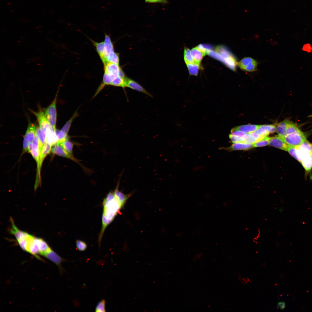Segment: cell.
Returning a JSON list of instances; mask_svg holds the SVG:
<instances>
[{
    "instance_id": "obj_7",
    "label": "cell",
    "mask_w": 312,
    "mask_h": 312,
    "mask_svg": "<svg viewBox=\"0 0 312 312\" xmlns=\"http://www.w3.org/2000/svg\"><path fill=\"white\" fill-rule=\"evenodd\" d=\"M238 66L243 70L248 72H254L257 69L258 63L250 57L243 58L237 63Z\"/></svg>"
},
{
    "instance_id": "obj_27",
    "label": "cell",
    "mask_w": 312,
    "mask_h": 312,
    "mask_svg": "<svg viewBox=\"0 0 312 312\" xmlns=\"http://www.w3.org/2000/svg\"><path fill=\"white\" fill-rule=\"evenodd\" d=\"M77 111H75L72 116L63 126L61 130L67 134L73 120L78 116Z\"/></svg>"
},
{
    "instance_id": "obj_36",
    "label": "cell",
    "mask_w": 312,
    "mask_h": 312,
    "mask_svg": "<svg viewBox=\"0 0 312 312\" xmlns=\"http://www.w3.org/2000/svg\"><path fill=\"white\" fill-rule=\"evenodd\" d=\"M259 128L265 130L269 133H273L276 131V126L275 125H260Z\"/></svg>"
},
{
    "instance_id": "obj_14",
    "label": "cell",
    "mask_w": 312,
    "mask_h": 312,
    "mask_svg": "<svg viewBox=\"0 0 312 312\" xmlns=\"http://www.w3.org/2000/svg\"><path fill=\"white\" fill-rule=\"evenodd\" d=\"M253 144L247 143L244 142H237L233 143L229 147L219 148V150L224 149L226 150L231 151L239 150H248L253 147Z\"/></svg>"
},
{
    "instance_id": "obj_18",
    "label": "cell",
    "mask_w": 312,
    "mask_h": 312,
    "mask_svg": "<svg viewBox=\"0 0 312 312\" xmlns=\"http://www.w3.org/2000/svg\"><path fill=\"white\" fill-rule=\"evenodd\" d=\"M11 222L12 229L11 232L14 235L18 241L28 238L30 234L18 229L15 225L13 221L12 220Z\"/></svg>"
},
{
    "instance_id": "obj_32",
    "label": "cell",
    "mask_w": 312,
    "mask_h": 312,
    "mask_svg": "<svg viewBox=\"0 0 312 312\" xmlns=\"http://www.w3.org/2000/svg\"><path fill=\"white\" fill-rule=\"evenodd\" d=\"M186 64L190 74L192 75H197L199 68V65L196 64Z\"/></svg>"
},
{
    "instance_id": "obj_13",
    "label": "cell",
    "mask_w": 312,
    "mask_h": 312,
    "mask_svg": "<svg viewBox=\"0 0 312 312\" xmlns=\"http://www.w3.org/2000/svg\"><path fill=\"white\" fill-rule=\"evenodd\" d=\"M104 43V52L103 58L101 60L103 64L107 62V59L108 55L111 52L114 51V45L111 38L107 34L105 36Z\"/></svg>"
},
{
    "instance_id": "obj_43",
    "label": "cell",
    "mask_w": 312,
    "mask_h": 312,
    "mask_svg": "<svg viewBox=\"0 0 312 312\" xmlns=\"http://www.w3.org/2000/svg\"><path fill=\"white\" fill-rule=\"evenodd\" d=\"M249 281V279L248 278L246 279L244 278L242 280V282L244 284H246Z\"/></svg>"
},
{
    "instance_id": "obj_3",
    "label": "cell",
    "mask_w": 312,
    "mask_h": 312,
    "mask_svg": "<svg viewBox=\"0 0 312 312\" xmlns=\"http://www.w3.org/2000/svg\"><path fill=\"white\" fill-rule=\"evenodd\" d=\"M284 138L289 146L294 147L300 146L307 140L304 134L301 130L287 135Z\"/></svg>"
},
{
    "instance_id": "obj_4",
    "label": "cell",
    "mask_w": 312,
    "mask_h": 312,
    "mask_svg": "<svg viewBox=\"0 0 312 312\" xmlns=\"http://www.w3.org/2000/svg\"><path fill=\"white\" fill-rule=\"evenodd\" d=\"M32 149L30 153L36 161L37 164V173L36 182L39 183L40 181V172L41 168L40 165V148L39 140L37 137L35 135L32 142Z\"/></svg>"
},
{
    "instance_id": "obj_28",
    "label": "cell",
    "mask_w": 312,
    "mask_h": 312,
    "mask_svg": "<svg viewBox=\"0 0 312 312\" xmlns=\"http://www.w3.org/2000/svg\"><path fill=\"white\" fill-rule=\"evenodd\" d=\"M101 60L103 57L104 52V42H98L92 40Z\"/></svg>"
},
{
    "instance_id": "obj_42",
    "label": "cell",
    "mask_w": 312,
    "mask_h": 312,
    "mask_svg": "<svg viewBox=\"0 0 312 312\" xmlns=\"http://www.w3.org/2000/svg\"><path fill=\"white\" fill-rule=\"evenodd\" d=\"M277 306L278 308H280L281 310H282L284 309L286 305L284 302L280 301L278 302Z\"/></svg>"
},
{
    "instance_id": "obj_38",
    "label": "cell",
    "mask_w": 312,
    "mask_h": 312,
    "mask_svg": "<svg viewBox=\"0 0 312 312\" xmlns=\"http://www.w3.org/2000/svg\"><path fill=\"white\" fill-rule=\"evenodd\" d=\"M250 133V135L252 137L257 140V142L259 141L265 137L258 134L255 131Z\"/></svg>"
},
{
    "instance_id": "obj_25",
    "label": "cell",
    "mask_w": 312,
    "mask_h": 312,
    "mask_svg": "<svg viewBox=\"0 0 312 312\" xmlns=\"http://www.w3.org/2000/svg\"><path fill=\"white\" fill-rule=\"evenodd\" d=\"M127 78H123L118 76L114 79L110 85L123 88L126 87Z\"/></svg>"
},
{
    "instance_id": "obj_37",
    "label": "cell",
    "mask_w": 312,
    "mask_h": 312,
    "mask_svg": "<svg viewBox=\"0 0 312 312\" xmlns=\"http://www.w3.org/2000/svg\"><path fill=\"white\" fill-rule=\"evenodd\" d=\"M76 244L77 249L80 251H85L87 248V245L86 242L82 240H77Z\"/></svg>"
},
{
    "instance_id": "obj_29",
    "label": "cell",
    "mask_w": 312,
    "mask_h": 312,
    "mask_svg": "<svg viewBox=\"0 0 312 312\" xmlns=\"http://www.w3.org/2000/svg\"><path fill=\"white\" fill-rule=\"evenodd\" d=\"M184 57L185 61L186 64H195L192 55L191 51L188 48H185Z\"/></svg>"
},
{
    "instance_id": "obj_5",
    "label": "cell",
    "mask_w": 312,
    "mask_h": 312,
    "mask_svg": "<svg viewBox=\"0 0 312 312\" xmlns=\"http://www.w3.org/2000/svg\"><path fill=\"white\" fill-rule=\"evenodd\" d=\"M57 94L51 104L47 108L45 114L50 125L56 130L57 119L56 103Z\"/></svg>"
},
{
    "instance_id": "obj_35",
    "label": "cell",
    "mask_w": 312,
    "mask_h": 312,
    "mask_svg": "<svg viewBox=\"0 0 312 312\" xmlns=\"http://www.w3.org/2000/svg\"><path fill=\"white\" fill-rule=\"evenodd\" d=\"M105 305L106 301L104 299H102L99 301L97 304L95 308V311L97 312H106Z\"/></svg>"
},
{
    "instance_id": "obj_12",
    "label": "cell",
    "mask_w": 312,
    "mask_h": 312,
    "mask_svg": "<svg viewBox=\"0 0 312 312\" xmlns=\"http://www.w3.org/2000/svg\"><path fill=\"white\" fill-rule=\"evenodd\" d=\"M269 144L271 146L285 151H287L289 146L284 138L279 135L271 137Z\"/></svg>"
},
{
    "instance_id": "obj_2",
    "label": "cell",
    "mask_w": 312,
    "mask_h": 312,
    "mask_svg": "<svg viewBox=\"0 0 312 312\" xmlns=\"http://www.w3.org/2000/svg\"><path fill=\"white\" fill-rule=\"evenodd\" d=\"M216 51L217 53L211 51L208 54L224 62L231 69H235L236 61L229 51L224 47L222 46H218L216 49Z\"/></svg>"
},
{
    "instance_id": "obj_10",
    "label": "cell",
    "mask_w": 312,
    "mask_h": 312,
    "mask_svg": "<svg viewBox=\"0 0 312 312\" xmlns=\"http://www.w3.org/2000/svg\"><path fill=\"white\" fill-rule=\"evenodd\" d=\"M296 148L297 152V160L299 162H301L304 156L312 153V144L307 140Z\"/></svg>"
},
{
    "instance_id": "obj_33",
    "label": "cell",
    "mask_w": 312,
    "mask_h": 312,
    "mask_svg": "<svg viewBox=\"0 0 312 312\" xmlns=\"http://www.w3.org/2000/svg\"><path fill=\"white\" fill-rule=\"evenodd\" d=\"M250 135L249 133H247L244 136L241 137L230 134L229 138L233 143L243 142L244 140Z\"/></svg>"
},
{
    "instance_id": "obj_8",
    "label": "cell",
    "mask_w": 312,
    "mask_h": 312,
    "mask_svg": "<svg viewBox=\"0 0 312 312\" xmlns=\"http://www.w3.org/2000/svg\"><path fill=\"white\" fill-rule=\"evenodd\" d=\"M44 256L56 264L61 274L65 272V271L62 267L61 264L64 262L69 261L63 258L51 249Z\"/></svg>"
},
{
    "instance_id": "obj_39",
    "label": "cell",
    "mask_w": 312,
    "mask_h": 312,
    "mask_svg": "<svg viewBox=\"0 0 312 312\" xmlns=\"http://www.w3.org/2000/svg\"><path fill=\"white\" fill-rule=\"evenodd\" d=\"M246 133H247L239 131L234 130L232 129L231 130V134L237 136L243 137Z\"/></svg>"
},
{
    "instance_id": "obj_1",
    "label": "cell",
    "mask_w": 312,
    "mask_h": 312,
    "mask_svg": "<svg viewBox=\"0 0 312 312\" xmlns=\"http://www.w3.org/2000/svg\"><path fill=\"white\" fill-rule=\"evenodd\" d=\"M118 188L119 185H117L115 190L113 192H110L103 201L102 228L98 240L99 246L107 227L123 208L127 200L132 194L131 193L124 194L119 190Z\"/></svg>"
},
{
    "instance_id": "obj_31",
    "label": "cell",
    "mask_w": 312,
    "mask_h": 312,
    "mask_svg": "<svg viewBox=\"0 0 312 312\" xmlns=\"http://www.w3.org/2000/svg\"><path fill=\"white\" fill-rule=\"evenodd\" d=\"M300 130L296 124L289 120L286 129V135L298 132Z\"/></svg>"
},
{
    "instance_id": "obj_6",
    "label": "cell",
    "mask_w": 312,
    "mask_h": 312,
    "mask_svg": "<svg viewBox=\"0 0 312 312\" xmlns=\"http://www.w3.org/2000/svg\"><path fill=\"white\" fill-rule=\"evenodd\" d=\"M51 151L54 154L69 159L74 161L80 165L82 168L84 167L79 160L74 156L73 154L68 153L59 143H57L53 146Z\"/></svg>"
},
{
    "instance_id": "obj_34",
    "label": "cell",
    "mask_w": 312,
    "mask_h": 312,
    "mask_svg": "<svg viewBox=\"0 0 312 312\" xmlns=\"http://www.w3.org/2000/svg\"><path fill=\"white\" fill-rule=\"evenodd\" d=\"M271 137H265L262 139L253 144L254 147H260L265 146L269 144Z\"/></svg>"
},
{
    "instance_id": "obj_22",
    "label": "cell",
    "mask_w": 312,
    "mask_h": 312,
    "mask_svg": "<svg viewBox=\"0 0 312 312\" xmlns=\"http://www.w3.org/2000/svg\"><path fill=\"white\" fill-rule=\"evenodd\" d=\"M191 52L195 64L200 65L203 56L205 55L197 47L192 48Z\"/></svg>"
},
{
    "instance_id": "obj_21",
    "label": "cell",
    "mask_w": 312,
    "mask_h": 312,
    "mask_svg": "<svg viewBox=\"0 0 312 312\" xmlns=\"http://www.w3.org/2000/svg\"><path fill=\"white\" fill-rule=\"evenodd\" d=\"M307 172H309L312 168V153L304 157L300 162Z\"/></svg>"
},
{
    "instance_id": "obj_15",
    "label": "cell",
    "mask_w": 312,
    "mask_h": 312,
    "mask_svg": "<svg viewBox=\"0 0 312 312\" xmlns=\"http://www.w3.org/2000/svg\"><path fill=\"white\" fill-rule=\"evenodd\" d=\"M132 89L142 93L150 97L152 96L142 86L135 81L127 78L126 86Z\"/></svg>"
},
{
    "instance_id": "obj_26",
    "label": "cell",
    "mask_w": 312,
    "mask_h": 312,
    "mask_svg": "<svg viewBox=\"0 0 312 312\" xmlns=\"http://www.w3.org/2000/svg\"><path fill=\"white\" fill-rule=\"evenodd\" d=\"M62 147L68 153L73 154V151L74 144L71 142L66 139L59 143Z\"/></svg>"
},
{
    "instance_id": "obj_9",
    "label": "cell",
    "mask_w": 312,
    "mask_h": 312,
    "mask_svg": "<svg viewBox=\"0 0 312 312\" xmlns=\"http://www.w3.org/2000/svg\"><path fill=\"white\" fill-rule=\"evenodd\" d=\"M36 127L35 125L31 122L29 123L23 140V148L27 149L29 143L32 142L36 135Z\"/></svg>"
},
{
    "instance_id": "obj_24",
    "label": "cell",
    "mask_w": 312,
    "mask_h": 312,
    "mask_svg": "<svg viewBox=\"0 0 312 312\" xmlns=\"http://www.w3.org/2000/svg\"><path fill=\"white\" fill-rule=\"evenodd\" d=\"M52 146L50 144L46 142L42 147L40 151V165L41 168L44 159L51 151Z\"/></svg>"
},
{
    "instance_id": "obj_16",
    "label": "cell",
    "mask_w": 312,
    "mask_h": 312,
    "mask_svg": "<svg viewBox=\"0 0 312 312\" xmlns=\"http://www.w3.org/2000/svg\"><path fill=\"white\" fill-rule=\"evenodd\" d=\"M34 239L39 249L40 254L44 256L51 249L47 243L42 239L34 237Z\"/></svg>"
},
{
    "instance_id": "obj_30",
    "label": "cell",
    "mask_w": 312,
    "mask_h": 312,
    "mask_svg": "<svg viewBox=\"0 0 312 312\" xmlns=\"http://www.w3.org/2000/svg\"><path fill=\"white\" fill-rule=\"evenodd\" d=\"M107 62L113 63L119 65V58L118 53H115L114 51L111 52L107 57Z\"/></svg>"
},
{
    "instance_id": "obj_19",
    "label": "cell",
    "mask_w": 312,
    "mask_h": 312,
    "mask_svg": "<svg viewBox=\"0 0 312 312\" xmlns=\"http://www.w3.org/2000/svg\"><path fill=\"white\" fill-rule=\"evenodd\" d=\"M260 126V125H247L238 126L233 128L232 129L247 133H250L256 131Z\"/></svg>"
},
{
    "instance_id": "obj_23",
    "label": "cell",
    "mask_w": 312,
    "mask_h": 312,
    "mask_svg": "<svg viewBox=\"0 0 312 312\" xmlns=\"http://www.w3.org/2000/svg\"><path fill=\"white\" fill-rule=\"evenodd\" d=\"M36 134L39 140L40 148V151L43 145L46 142V133L40 127H38L36 129Z\"/></svg>"
},
{
    "instance_id": "obj_20",
    "label": "cell",
    "mask_w": 312,
    "mask_h": 312,
    "mask_svg": "<svg viewBox=\"0 0 312 312\" xmlns=\"http://www.w3.org/2000/svg\"><path fill=\"white\" fill-rule=\"evenodd\" d=\"M289 120H284L278 124L276 126V132L278 135L284 138L286 135V129Z\"/></svg>"
},
{
    "instance_id": "obj_40",
    "label": "cell",
    "mask_w": 312,
    "mask_h": 312,
    "mask_svg": "<svg viewBox=\"0 0 312 312\" xmlns=\"http://www.w3.org/2000/svg\"><path fill=\"white\" fill-rule=\"evenodd\" d=\"M258 134L266 137L270 134L267 131L265 130L259 128L255 131Z\"/></svg>"
},
{
    "instance_id": "obj_11",
    "label": "cell",
    "mask_w": 312,
    "mask_h": 312,
    "mask_svg": "<svg viewBox=\"0 0 312 312\" xmlns=\"http://www.w3.org/2000/svg\"><path fill=\"white\" fill-rule=\"evenodd\" d=\"M32 112L36 116L39 124V127L46 133L47 131L51 126L48 122L45 113L42 110L37 112L33 111H32Z\"/></svg>"
},
{
    "instance_id": "obj_17",
    "label": "cell",
    "mask_w": 312,
    "mask_h": 312,
    "mask_svg": "<svg viewBox=\"0 0 312 312\" xmlns=\"http://www.w3.org/2000/svg\"><path fill=\"white\" fill-rule=\"evenodd\" d=\"M46 142L50 144L52 146L56 144L58 141L56 130L54 129L51 126L47 131Z\"/></svg>"
},
{
    "instance_id": "obj_41",
    "label": "cell",
    "mask_w": 312,
    "mask_h": 312,
    "mask_svg": "<svg viewBox=\"0 0 312 312\" xmlns=\"http://www.w3.org/2000/svg\"><path fill=\"white\" fill-rule=\"evenodd\" d=\"M145 2L148 3H159L166 4L168 3L167 0H145Z\"/></svg>"
}]
</instances>
